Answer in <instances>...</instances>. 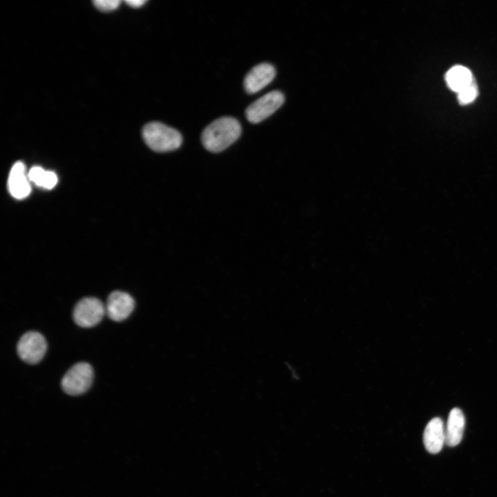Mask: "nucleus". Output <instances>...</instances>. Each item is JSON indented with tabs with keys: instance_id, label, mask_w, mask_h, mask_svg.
Wrapping results in <instances>:
<instances>
[{
	"instance_id": "obj_11",
	"label": "nucleus",
	"mask_w": 497,
	"mask_h": 497,
	"mask_svg": "<svg viewBox=\"0 0 497 497\" xmlns=\"http://www.w3.org/2000/svg\"><path fill=\"white\" fill-rule=\"evenodd\" d=\"M465 420L462 411L458 408L451 410L445 429V443L449 447L458 445L462 438Z\"/></svg>"
},
{
	"instance_id": "obj_10",
	"label": "nucleus",
	"mask_w": 497,
	"mask_h": 497,
	"mask_svg": "<svg viewBox=\"0 0 497 497\" xmlns=\"http://www.w3.org/2000/svg\"><path fill=\"white\" fill-rule=\"evenodd\" d=\"M423 442L426 449L431 454L440 452L445 442V430L443 421L433 418L427 425L423 433Z\"/></svg>"
},
{
	"instance_id": "obj_6",
	"label": "nucleus",
	"mask_w": 497,
	"mask_h": 497,
	"mask_svg": "<svg viewBox=\"0 0 497 497\" xmlns=\"http://www.w3.org/2000/svg\"><path fill=\"white\" fill-rule=\"evenodd\" d=\"M284 101V95L278 90L268 92L246 109V119L251 123H259L274 113Z\"/></svg>"
},
{
	"instance_id": "obj_14",
	"label": "nucleus",
	"mask_w": 497,
	"mask_h": 497,
	"mask_svg": "<svg viewBox=\"0 0 497 497\" xmlns=\"http://www.w3.org/2000/svg\"><path fill=\"white\" fill-rule=\"evenodd\" d=\"M458 94V101L461 104H467L474 101L478 94L477 87L474 79L470 85L462 90Z\"/></svg>"
},
{
	"instance_id": "obj_2",
	"label": "nucleus",
	"mask_w": 497,
	"mask_h": 497,
	"mask_svg": "<svg viewBox=\"0 0 497 497\" xmlns=\"http://www.w3.org/2000/svg\"><path fill=\"white\" fill-rule=\"evenodd\" d=\"M142 136L146 145L158 153L176 150L182 143V137L177 130L157 121L146 124Z\"/></svg>"
},
{
	"instance_id": "obj_3",
	"label": "nucleus",
	"mask_w": 497,
	"mask_h": 497,
	"mask_svg": "<svg viewBox=\"0 0 497 497\" xmlns=\"http://www.w3.org/2000/svg\"><path fill=\"white\" fill-rule=\"evenodd\" d=\"M93 369L87 362H78L70 368L61 380L64 391L70 396L85 393L93 380Z\"/></svg>"
},
{
	"instance_id": "obj_9",
	"label": "nucleus",
	"mask_w": 497,
	"mask_h": 497,
	"mask_svg": "<svg viewBox=\"0 0 497 497\" xmlns=\"http://www.w3.org/2000/svg\"><path fill=\"white\" fill-rule=\"evenodd\" d=\"M8 188L10 195L16 199H23L30 195V180L22 162H17L12 166L8 179Z\"/></svg>"
},
{
	"instance_id": "obj_13",
	"label": "nucleus",
	"mask_w": 497,
	"mask_h": 497,
	"mask_svg": "<svg viewBox=\"0 0 497 497\" xmlns=\"http://www.w3.org/2000/svg\"><path fill=\"white\" fill-rule=\"evenodd\" d=\"M28 177L30 182L46 189H52L54 188L58 181L55 173L50 170H46L43 168L37 166H33L29 170Z\"/></svg>"
},
{
	"instance_id": "obj_15",
	"label": "nucleus",
	"mask_w": 497,
	"mask_h": 497,
	"mask_svg": "<svg viewBox=\"0 0 497 497\" xmlns=\"http://www.w3.org/2000/svg\"><path fill=\"white\" fill-rule=\"evenodd\" d=\"M92 2L95 8L102 12L114 10L121 3L119 0H95Z\"/></svg>"
},
{
	"instance_id": "obj_5",
	"label": "nucleus",
	"mask_w": 497,
	"mask_h": 497,
	"mask_svg": "<svg viewBox=\"0 0 497 497\" xmlns=\"http://www.w3.org/2000/svg\"><path fill=\"white\" fill-rule=\"evenodd\" d=\"M47 349L45 338L37 331H28L19 339L17 351L25 362L35 364L41 360Z\"/></svg>"
},
{
	"instance_id": "obj_4",
	"label": "nucleus",
	"mask_w": 497,
	"mask_h": 497,
	"mask_svg": "<svg viewBox=\"0 0 497 497\" xmlns=\"http://www.w3.org/2000/svg\"><path fill=\"white\" fill-rule=\"evenodd\" d=\"M105 307L101 300L87 297L81 299L75 306L72 317L79 327L90 328L97 325L103 318Z\"/></svg>"
},
{
	"instance_id": "obj_12",
	"label": "nucleus",
	"mask_w": 497,
	"mask_h": 497,
	"mask_svg": "<svg viewBox=\"0 0 497 497\" xmlns=\"http://www.w3.org/2000/svg\"><path fill=\"white\" fill-rule=\"evenodd\" d=\"M445 79L448 86L458 93L474 81L470 70L462 66H456L449 70Z\"/></svg>"
},
{
	"instance_id": "obj_1",
	"label": "nucleus",
	"mask_w": 497,
	"mask_h": 497,
	"mask_svg": "<svg viewBox=\"0 0 497 497\" xmlns=\"http://www.w3.org/2000/svg\"><path fill=\"white\" fill-rule=\"evenodd\" d=\"M239 121L231 117H220L203 130L201 140L204 148L213 153L224 150L234 143L241 134Z\"/></svg>"
},
{
	"instance_id": "obj_7",
	"label": "nucleus",
	"mask_w": 497,
	"mask_h": 497,
	"mask_svg": "<svg viewBox=\"0 0 497 497\" xmlns=\"http://www.w3.org/2000/svg\"><path fill=\"white\" fill-rule=\"evenodd\" d=\"M134 306L135 301L128 293L115 291L108 298L106 313L112 320L121 322L130 315Z\"/></svg>"
},
{
	"instance_id": "obj_8",
	"label": "nucleus",
	"mask_w": 497,
	"mask_h": 497,
	"mask_svg": "<svg viewBox=\"0 0 497 497\" xmlns=\"http://www.w3.org/2000/svg\"><path fill=\"white\" fill-rule=\"evenodd\" d=\"M275 76V68L268 63L254 66L246 75L244 87L246 92L253 94L272 81Z\"/></svg>"
},
{
	"instance_id": "obj_16",
	"label": "nucleus",
	"mask_w": 497,
	"mask_h": 497,
	"mask_svg": "<svg viewBox=\"0 0 497 497\" xmlns=\"http://www.w3.org/2000/svg\"><path fill=\"white\" fill-rule=\"evenodd\" d=\"M125 2L130 7L137 8L141 7L142 5H144L146 1V0H127L125 1Z\"/></svg>"
}]
</instances>
